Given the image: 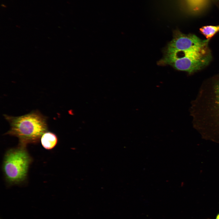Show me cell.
Returning <instances> with one entry per match:
<instances>
[{
    "label": "cell",
    "instance_id": "1",
    "mask_svg": "<svg viewBox=\"0 0 219 219\" xmlns=\"http://www.w3.org/2000/svg\"><path fill=\"white\" fill-rule=\"evenodd\" d=\"M209 40H202L195 35L174 32L173 37L159 63L190 74L207 66L212 59Z\"/></svg>",
    "mask_w": 219,
    "mask_h": 219
},
{
    "label": "cell",
    "instance_id": "2",
    "mask_svg": "<svg viewBox=\"0 0 219 219\" xmlns=\"http://www.w3.org/2000/svg\"><path fill=\"white\" fill-rule=\"evenodd\" d=\"M190 114L193 127L203 137L219 140V77L201 87Z\"/></svg>",
    "mask_w": 219,
    "mask_h": 219
},
{
    "label": "cell",
    "instance_id": "3",
    "mask_svg": "<svg viewBox=\"0 0 219 219\" xmlns=\"http://www.w3.org/2000/svg\"><path fill=\"white\" fill-rule=\"evenodd\" d=\"M10 128L5 134L19 139V146L26 148L29 144L39 142L43 134L47 131V117L37 110L19 116L3 115Z\"/></svg>",
    "mask_w": 219,
    "mask_h": 219
},
{
    "label": "cell",
    "instance_id": "4",
    "mask_svg": "<svg viewBox=\"0 0 219 219\" xmlns=\"http://www.w3.org/2000/svg\"><path fill=\"white\" fill-rule=\"evenodd\" d=\"M32 161L26 148L18 146L8 150L5 154L2 164L7 181L10 184H17L24 181Z\"/></svg>",
    "mask_w": 219,
    "mask_h": 219
},
{
    "label": "cell",
    "instance_id": "5",
    "mask_svg": "<svg viewBox=\"0 0 219 219\" xmlns=\"http://www.w3.org/2000/svg\"><path fill=\"white\" fill-rule=\"evenodd\" d=\"M40 141L44 148L47 150H51L56 146L58 142V138L56 135L54 133L47 131L41 136Z\"/></svg>",
    "mask_w": 219,
    "mask_h": 219
},
{
    "label": "cell",
    "instance_id": "6",
    "mask_svg": "<svg viewBox=\"0 0 219 219\" xmlns=\"http://www.w3.org/2000/svg\"><path fill=\"white\" fill-rule=\"evenodd\" d=\"M200 30L207 39L209 40L219 32V25L204 26L200 28Z\"/></svg>",
    "mask_w": 219,
    "mask_h": 219
},
{
    "label": "cell",
    "instance_id": "7",
    "mask_svg": "<svg viewBox=\"0 0 219 219\" xmlns=\"http://www.w3.org/2000/svg\"><path fill=\"white\" fill-rule=\"evenodd\" d=\"M216 219H219V214L217 215Z\"/></svg>",
    "mask_w": 219,
    "mask_h": 219
},
{
    "label": "cell",
    "instance_id": "8",
    "mask_svg": "<svg viewBox=\"0 0 219 219\" xmlns=\"http://www.w3.org/2000/svg\"><path fill=\"white\" fill-rule=\"evenodd\" d=\"M1 6H2V7H4V8H6V6L5 5H4V4H2V5H1Z\"/></svg>",
    "mask_w": 219,
    "mask_h": 219
}]
</instances>
